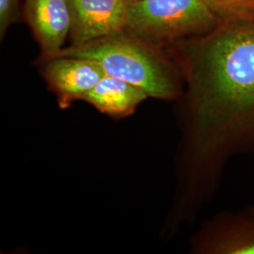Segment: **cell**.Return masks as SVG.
<instances>
[{
	"instance_id": "cell-1",
	"label": "cell",
	"mask_w": 254,
	"mask_h": 254,
	"mask_svg": "<svg viewBox=\"0 0 254 254\" xmlns=\"http://www.w3.org/2000/svg\"><path fill=\"white\" fill-rule=\"evenodd\" d=\"M165 49L186 87L176 100V188L162 227L171 238L213 199L228 161L254 153V19L224 18Z\"/></svg>"
},
{
	"instance_id": "cell-2",
	"label": "cell",
	"mask_w": 254,
	"mask_h": 254,
	"mask_svg": "<svg viewBox=\"0 0 254 254\" xmlns=\"http://www.w3.org/2000/svg\"><path fill=\"white\" fill-rule=\"evenodd\" d=\"M89 59L109 74L142 88L150 97L176 101L182 95L181 73L162 46L122 30L57 55Z\"/></svg>"
},
{
	"instance_id": "cell-3",
	"label": "cell",
	"mask_w": 254,
	"mask_h": 254,
	"mask_svg": "<svg viewBox=\"0 0 254 254\" xmlns=\"http://www.w3.org/2000/svg\"><path fill=\"white\" fill-rule=\"evenodd\" d=\"M222 20L205 0H139L128 4L125 30L165 47L206 34Z\"/></svg>"
},
{
	"instance_id": "cell-4",
	"label": "cell",
	"mask_w": 254,
	"mask_h": 254,
	"mask_svg": "<svg viewBox=\"0 0 254 254\" xmlns=\"http://www.w3.org/2000/svg\"><path fill=\"white\" fill-rule=\"evenodd\" d=\"M195 254H254V205L239 212H222L193 237Z\"/></svg>"
},
{
	"instance_id": "cell-5",
	"label": "cell",
	"mask_w": 254,
	"mask_h": 254,
	"mask_svg": "<svg viewBox=\"0 0 254 254\" xmlns=\"http://www.w3.org/2000/svg\"><path fill=\"white\" fill-rule=\"evenodd\" d=\"M39 64L48 90L63 110L70 109L76 101H84L106 75L99 64L85 58L58 56Z\"/></svg>"
},
{
	"instance_id": "cell-6",
	"label": "cell",
	"mask_w": 254,
	"mask_h": 254,
	"mask_svg": "<svg viewBox=\"0 0 254 254\" xmlns=\"http://www.w3.org/2000/svg\"><path fill=\"white\" fill-rule=\"evenodd\" d=\"M71 12L70 46H79L125 30L128 4L125 0H67Z\"/></svg>"
},
{
	"instance_id": "cell-7",
	"label": "cell",
	"mask_w": 254,
	"mask_h": 254,
	"mask_svg": "<svg viewBox=\"0 0 254 254\" xmlns=\"http://www.w3.org/2000/svg\"><path fill=\"white\" fill-rule=\"evenodd\" d=\"M24 16L41 50L39 63L64 49L72 23L67 0H24Z\"/></svg>"
},
{
	"instance_id": "cell-8",
	"label": "cell",
	"mask_w": 254,
	"mask_h": 254,
	"mask_svg": "<svg viewBox=\"0 0 254 254\" xmlns=\"http://www.w3.org/2000/svg\"><path fill=\"white\" fill-rule=\"evenodd\" d=\"M149 97L142 88L106 74L89 92L84 102L104 115L124 119L134 114L138 106Z\"/></svg>"
},
{
	"instance_id": "cell-9",
	"label": "cell",
	"mask_w": 254,
	"mask_h": 254,
	"mask_svg": "<svg viewBox=\"0 0 254 254\" xmlns=\"http://www.w3.org/2000/svg\"><path fill=\"white\" fill-rule=\"evenodd\" d=\"M222 19H254V0H205Z\"/></svg>"
},
{
	"instance_id": "cell-10",
	"label": "cell",
	"mask_w": 254,
	"mask_h": 254,
	"mask_svg": "<svg viewBox=\"0 0 254 254\" xmlns=\"http://www.w3.org/2000/svg\"><path fill=\"white\" fill-rule=\"evenodd\" d=\"M19 0H0V37L3 39L8 28L18 21Z\"/></svg>"
},
{
	"instance_id": "cell-11",
	"label": "cell",
	"mask_w": 254,
	"mask_h": 254,
	"mask_svg": "<svg viewBox=\"0 0 254 254\" xmlns=\"http://www.w3.org/2000/svg\"><path fill=\"white\" fill-rule=\"evenodd\" d=\"M125 1L127 2V4H131V3H134V2L139 1V0H125Z\"/></svg>"
}]
</instances>
